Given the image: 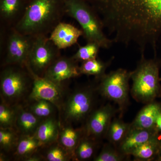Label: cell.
<instances>
[{
    "label": "cell",
    "instance_id": "1",
    "mask_svg": "<svg viewBox=\"0 0 161 161\" xmlns=\"http://www.w3.org/2000/svg\"><path fill=\"white\" fill-rule=\"evenodd\" d=\"M115 43H134L141 54L147 46L156 53L161 35V0H86Z\"/></svg>",
    "mask_w": 161,
    "mask_h": 161
},
{
    "label": "cell",
    "instance_id": "2",
    "mask_svg": "<svg viewBox=\"0 0 161 161\" xmlns=\"http://www.w3.org/2000/svg\"><path fill=\"white\" fill-rule=\"evenodd\" d=\"M65 14L64 0H28L23 16L13 28L24 35L47 36Z\"/></svg>",
    "mask_w": 161,
    "mask_h": 161
},
{
    "label": "cell",
    "instance_id": "3",
    "mask_svg": "<svg viewBox=\"0 0 161 161\" xmlns=\"http://www.w3.org/2000/svg\"><path fill=\"white\" fill-rule=\"evenodd\" d=\"M161 59L155 56L154 58L148 59L144 54H141L136 68L131 74V94L136 101L147 104L161 97Z\"/></svg>",
    "mask_w": 161,
    "mask_h": 161
},
{
    "label": "cell",
    "instance_id": "4",
    "mask_svg": "<svg viewBox=\"0 0 161 161\" xmlns=\"http://www.w3.org/2000/svg\"><path fill=\"white\" fill-rule=\"evenodd\" d=\"M65 14L76 20L87 42H95L101 48L108 49L114 41L107 37L99 15L86 0H64Z\"/></svg>",
    "mask_w": 161,
    "mask_h": 161
},
{
    "label": "cell",
    "instance_id": "5",
    "mask_svg": "<svg viewBox=\"0 0 161 161\" xmlns=\"http://www.w3.org/2000/svg\"><path fill=\"white\" fill-rule=\"evenodd\" d=\"M4 67L0 76L1 99L12 106L19 105L20 102L31 92L32 76L26 67Z\"/></svg>",
    "mask_w": 161,
    "mask_h": 161
},
{
    "label": "cell",
    "instance_id": "6",
    "mask_svg": "<svg viewBox=\"0 0 161 161\" xmlns=\"http://www.w3.org/2000/svg\"><path fill=\"white\" fill-rule=\"evenodd\" d=\"M1 29V52L4 53L3 66L26 67L35 36L20 33L13 27Z\"/></svg>",
    "mask_w": 161,
    "mask_h": 161
},
{
    "label": "cell",
    "instance_id": "7",
    "mask_svg": "<svg viewBox=\"0 0 161 161\" xmlns=\"http://www.w3.org/2000/svg\"><path fill=\"white\" fill-rule=\"evenodd\" d=\"M131 74V72L121 68L112 71L98 80L96 87L102 96L118 105L120 112L125 109L129 102Z\"/></svg>",
    "mask_w": 161,
    "mask_h": 161
},
{
    "label": "cell",
    "instance_id": "8",
    "mask_svg": "<svg viewBox=\"0 0 161 161\" xmlns=\"http://www.w3.org/2000/svg\"><path fill=\"white\" fill-rule=\"evenodd\" d=\"M96 90L92 86L85 87L75 90L68 96L61 106L64 122L70 125L86 120L94 110Z\"/></svg>",
    "mask_w": 161,
    "mask_h": 161
},
{
    "label": "cell",
    "instance_id": "9",
    "mask_svg": "<svg viewBox=\"0 0 161 161\" xmlns=\"http://www.w3.org/2000/svg\"><path fill=\"white\" fill-rule=\"evenodd\" d=\"M60 50L45 35L35 36L26 67L36 75L43 77L47 69L60 56Z\"/></svg>",
    "mask_w": 161,
    "mask_h": 161
},
{
    "label": "cell",
    "instance_id": "10",
    "mask_svg": "<svg viewBox=\"0 0 161 161\" xmlns=\"http://www.w3.org/2000/svg\"><path fill=\"white\" fill-rule=\"evenodd\" d=\"M116 112L115 107L109 103L93 110L87 118L83 128L84 135L98 141L105 137Z\"/></svg>",
    "mask_w": 161,
    "mask_h": 161
},
{
    "label": "cell",
    "instance_id": "11",
    "mask_svg": "<svg viewBox=\"0 0 161 161\" xmlns=\"http://www.w3.org/2000/svg\"><path fill=\"white\" fill-rule=\"evenodd\" d=\"M27 69L33 79L32 87L28 97L30 100L43 99L53 103L58 109L61 108L64 95L63 84L55 83L45 77L38 76Z\"/></svg>",
    "mask_w": 161,
    "mask_h": 161
},
{
    "label": "cell",
    "instance_id": "12",
    "mask_svg": "<svg viewBox=\"0 0 161 161\" xmlns=\"http://www.w3.org/2000/svg\"><path fill=\"white\" fill-rule=\"evenodd\" d=\"M78 63L72 57L60 56L47 69L43 77L55 83L63 84L81 75Z\"/></svg>",
    "mask_w": 161,
    "mask_h": 161
},
{
    "label": "cell",
    "instance_id": "13",
    "mask_svg": "<svg viewBox=\"0 0 161 161\" xmlns=\"http://www.w3.org/2000/svg\"><path fill=\"white\" fill-rule=\"evenodd\" d=\"M81 36H83L81 29L61 22L52 31L49 38L58 49L61 50L75 45Z\"/></svg>",
    "mask_w": 161,
    "mask_h": 161
},
{
    "label": "cell",
    "instance_id": "14",
    "mask_svg": "<svg viewBox=\"0 0 161 161\" xmlns=\"http://www.w3.org/2000/svg\"><path fill=\"white\" fill-rule=\"evenodd\" d=\"M28 0H0V19L5 28L13 27L23 14Z\"/></svg>",
    "mask_w": 161,
    "mask_h": 161
},
{
    "label": "cell",
    "instance_id": "15",
    "mask_svg": "<svg viewBox=\"0 0 161 161\" xmlns=\"http://www.w3.org/2000/svg\"><path fill=\"white\" fill-rule=\"evenodd\" d=\"M159 134L155 129L146 130L131 126L117 149L125 155L130 156L131 152L136 147Z\"/></svg>",
    "mask_w": 161,
    "mask_h": 161
},
{
    "label": "cell",
    "instance_id": "16",
    "mask_svg": "<svg viewBox=\"0 0 161 161\" xmlns=\"http://www.w3.org/2000/svg\"><path fill=\"white\" fill-rule=\"evenodd\" d=\"M43 119L19 105L17 106V115L14 128L19 136H34Z\"/></svg>",
    "mask_w": 161,
    "mask_h": 161
},
{
    "label": "cell",
    "instance_id": "17",
    "mask_svg": "<svg viewBox=\"0 0 161 161\" xmlns=\"http://www.w3.org/2000/svg\"><path fill=\"white\" fill-rule=\"evenodd\" d=\"M160 114L161 102L154 100L148 103L139 112L131 126L146 130L155 129L156 120Z\"/></svg>",
    "mask_w": 161,
    "mask_h": 161
},
{
    "label": "cell",
    "instance_id": "18",
    "mask_svg": "<svg viewBox=\"0 0 161 161\" xmlns=\"http://www.w3.org/2000/svg\"><path fill=\"white\" fill-rule=\"evenodd\" d=\"M60 126V122L53 116L43 119L34 135L42 147L58 141Z\"/></svg>",
    "mask_w": 161,
    "mask_h": 161
},
{
    "label": "cell",
    "instance_id": "19",
    "mask_svg": "<svg viewBox=\"0 0 161 161\" xmlns=\"http://www.w3.org/2000/svg\"><path fill=\"white\" fill-rule=\"evenodd\" d=\"M84 135L83 128L76 129L68 124L64 126H60L58 142L64 149L73 154L74 160L75 149Z\"/></svg>",
    "mask_w": 161,
    "mask_h": 161
},
{
    "label": "cell",
    "instance_id": "20",
    "mask_svg": "<svg viewBox=\"0 0 161 161\" xmlns=\"http://www.w3.org/2000/svg\"><path fill=\"white\" fill-rule=\"evenodd\" d=\"M161 138L159 135L147 141L135 148L130 156L134 157L136 161H155L159 149Z\"/></svg>",
    "mask_w": 161,
    "mask_h": 161
},
{
    "label": "cell",
    "instance_id": "21",
    "mask_svg": "<svg viewBox=\"0 0 161 161\" xmlns=\"http://www.w3.org/2000/svg\"><path fill=\"white\" fill-rule=\"evenodd\" d=\"M131 127V124L126 123L119 118H114L110 124L106 138L112 146L117 148L123 141Z\"/></svg>",
    "mask_w": 161,
    "mask_h": 161
},
{
    "label": "cell",
    "instance_id": "22",
    "mask_svg": "<svg viewBox=\"0 0 161 161\" xmlns=\"http://www.w3.org/2000/svg\"><path fill=\"white\" fill-rule=\"evenodd\" d=\"M41 147V144L35 136H19L16 147L15 155L24 161L36 153Z\"/></svg>",
    "mask_w": 161,
    "mask_h": 161
},
{
    "label": "cell",
    "instance_id": "23",
    "mask_svg": "<svg viewBox=\"0 0 161 161\" xmlns=\"http://www.w3.org/2000/svg\"><path fill=\"white\" fill-rule=\"evenodd\" d=\"M113 59L114 57H112L108 61L104 62L97 58L81 62V65L79 66L80 74L95 76L98 80L105 75L107 68Z\"/></svg>",
    "mask_w": 161,
    "mask_h": 161
},
{
    "label": "cell",
    "instance_id": "24",
    "mask_svg": "<svg viewBox=\"0 0 161 161\" xmlns=\"http://www.w3.org/2000/svg\"><path fill=\"white\" fill-rule=\"evenodd\" d=\"M98 141L86 136H82L74 153V160L88 161L94 156Z\"/></svg>",
    "mask_w": 161,
    "mask_h": 161
},
{
    "label": "cell",
    "instance_id": "25",
    "mask_svg": "<svg viewBox=\"0 0 161 161\" xmlns=\"http://www.w3.org/2000/svg\"><path fill=\"white\" fill-rule=\"evenodd\" d=\"M46 147L42 156L48 161H68L74 159L71 153L63 148L58 141Z\"/></svg>",
    "mask_w": 161,
    "mask_h": 161
},
{
    "label": "cell",
    "instance_id": "26",
    "mask_svg": "<svg viewBox=\"0 0 161 161\" xmlns=\"http://www.w3.org/2000/svg\"><path fill=\"white\" fill-rule=\"evenodd\" d=\"M27 110L39 118L45 119L53 116L57 107L53 103L43 99L32 100Z\"/></svg>",
    "mask_w": 161,
    "mask_h": 161
},
{
    "label": "cell",
    "instance_id": "27",
    "mask_svg": "<svg viewBox=\"0 0 161 161\" xmlns=\"http://www.w3.org/2000/svg\"><path fill=\"white\" fill-rule=\"evenodd\" d=\"M17 115V106H12L1 101L0 104V127L14 129Z\"/></svg>",
    "mask_w": 161,
    "mask_h": 161
},
{
    "label": "cell",
    "instance_id": "28",
    "mask_svg": "<svg viewBox=\"0 0 161 161\" xmlns=\"http://www.w3.org/2000/svg\"><path fill=\"white\" fill-rule=\"evenodd\" d=\"M100 47L95 42H87L84 46H80L75 54L72 56L77 62H84L97 58Z\"/></svg>",
    "mask_w": 161,
    "mask_h": 161
},
{
    "label": "cell",
    "instance_id": "29",
    "mask_svg": "<svg viewBox=\"0 0 161 161\" xmlns=\"http://www.w3.org/2000/svg\"><path fill=\"white\" fill-rule=\"evenodd\" d=\"M19 135L14 129H0V147L5 153L16 148Z\"/></svg>",
    "mask_w": 161,
    "mask_h": 161
},
{
    "label": "cell",
    "instance_id": "30",
    "mask_svg": "<svg viewBox=\"0 0 161 161\" xmlns=\"http://www.w3.org/2000/svg\"><path fill=\"white\" fill-rule=\"evenodd\" d=\"M116 148L110 145L104 146L99 154L94 158L95 161H122L125 160L127 157Z\"/></svg>",
    "mask_w": 161,
    "mask_h": 161
},
{
    "label": "cell",
    "instance_id": "31",
    "mask_svg": "<svg viewBox=\"0 0 161 161\" xmlns=\"http://www.w3.org/2000/svg\"><path fill=\"white\" fill-rule=\"evenodd\" d=\"M44 159L41 154H36V153L33 154L28 158L26 159L24 161H43Z\"/></svg>",
    "mask_w": 161,
    "mask_h": 161
},
{
    "label": "cell",
    "instance_id": "32",
    "mask_svg": "<svg viewBox=\"0 0 161 161\" xmlns=\"http://www.w3.org/2000/svg\"><path fill=\"white\" fill-rule=\"evenodd\" d=\"M155 129L158 133H161V114L158 115L156 120Z\"/></svg>",
    "mask_w": 161,
    "mask_h": 161
},
{
    "label": "cell",
    "instance_id": "33",
    "mask_svg": "<svg viewBox=\"0 0 161 161\" xmlns=\"http://www.w3.org/2000/svg\"><path fill=\"white\" fill-rule=\"evenodd\" d=\"M155 161H161V139L160 142L159 149L158 154L157 157Z\"/></svg>",
    "mask_w": 161,
    "mask_h": 161
},
{
    "label": "cell",
    "instance_id": "34",
    "mask_svg": "<svg viewBox=\"0 0 161 161\" xmlns=\"http://www.w3.org/2000/svg\"><path fill=\"white\" fill-rule=\"evenodd\" d=\"M160 80H161V76H160Z\"/></svg>",
    "mask_w": 161,
    "mask_h": 161
}]
</instances>
